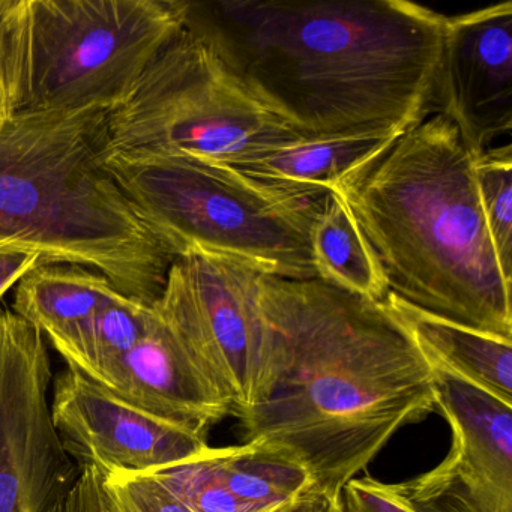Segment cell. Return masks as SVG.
Listing matches in <instances>:
<instances>
[{
	"mask_svg": "<svg viewBox=\"0 0 512 512\" xmlns=\"http://www.w3.org/2000/svg\"><path fill=\"white\" fill-rule=\"evenodd\" d=\"M260 274L224 257H178L152 305L238 418L253 404L259 382Z\"/></svg>",
	"mask_w": 512,
	"mask_h": 512,
	"instance_id": "ba28073f",
	"label": "cell"
},
{
	"mask_svg": "<svg viewBox=\"0 0 512 512\" xmlns=\"http://www.w3.org/2000/svg\"><path fill=\"white\" fill-rule=\"evenodd\" d=\"M452 448L430 472L391 485L415 512H512V406L434 370Z\"/></svg>",
	"mask_w": 512,
	"mask_h": 512,
	"instance_id": "30bf717a",
	"label": "cell"
},
{
	"mask_svg": "<svg viewBox=\"0 0 512 512\" xmlns=\"http://www.w3.org/2000/svg\"><path fill=\"white\" fill-rule=\"evenodd\" d=\"M41 265V256L34 250L0 247V301L8 290Z\"/></svg>",
	"mask_w": 512,
	"mask_h": 512,
	"instance_id": "cb8c5ba5",
	"label": "cell"
},
{
	"mask_svg": "<svg viewBox=\"0 0 512 512\" xmlns=\"http://www.w3.org/2000/svg\"><path fill=\"white\" fill-rule=\"evenodd\" d=\"M400 136L376 131L299 139L229 167L266 184L338 191L376 163Z\"/></svg>",
	"mask_w": 512,
	"mask_h": 512,
	"instance_id": "9a60e30c",
	"label": "cell"
},
{
	"mask_svg": "<svg viewBox=\"0 0 512 512\" xmlns=\"http://www.w3.org/2000/svg\"><path fill=\"white\" fill-rule=\"evenodd\" d=\"M46 340L0 311V512H52L80 467L53 425Z\"/></svg>",
	"mask_w": 512,
	"mask_h": 512,
	"instance_id": "9c48e42d",
	"label": "cell"
},
{
	"mask_svg": "<svg viewBox=\"0 0 512 512\" xmlns=\"http://www.w3.org/2000/svg\"><path fill=\"white\" fill-rule=\"evenodd\" d=\"M382 304L403 323L433 370L512 406V341L430 316L391 293Z\"/></svg>",
	"mask_w": 512,
	"mask_h": 512,
	"instance_id": "2e32d148",
	"label": "cell"
},
{
	"mask_svg": "<svg viewBox=\"0 0 512 512\" xmlns=\"http://www.w3.org/2000/svg\"><path fill=\"white\" fill-rule=\"evenodd\" d=\"M92 467H80L79 476L73 487L59 500L52 512H94L92 505Z\"/></svg>",
	"mask_w": 512,
	"mask_h": 512,
	"instance_id": "d4e9b609",
	"label": "cell"
},
{
	"mask_svg": "<svg viewBox=\"0 0 512 512\" xmlns=\"http://www.w3.org/2000/svg\"><path fill=\"white\" fill-rule=\"evenodd\" d=\"M100 110L19 112L0 125V247L41 265H80L154 305L175 257L140 220L106 166Z\"/></svg>",
	"mask_w": 512,
	"mask_h": 512,
	"instance_id": "277c9868",
	"label": "cell"
},
{
	"mask_svg": "<svg viewBox=\"0 0 512 512\" xmlns=\"http://www.w3.org/2000/svg\"><path fill=\"white\" fill-rule=\"evenodd\" d=\"M28 32L29 0H0V125L22 107Z\"/></svg>",
	"mask_w": 512,
	"mask_h": 512,
	"instance_id": "44dd1931",
	"label": "cell"
},
{
	"mask_svg": "<svg viewBox=\"0 0 512 512\" xmlns=\"http://www.w3.org/2000/svg\"><path fill=\"white\" fill-rule=\"evenodd\" d=\"M485 221L506 277L512 278V148H490L473 158Z\"/></svg>",
	"mask_w": 512,
	"mask_h": 512,
	"instance_id": "ffe728a7",
	"label": "cell"
},
{
	"mask_svg": "<svg viewBox=\"0 0 512 512\" xmlns=\"http://www.w3.org/2000/svg\"><path fill=\"white\" fill-rule=\"evenodd\" d=\"M100 385L122 400L202 436L232 415L229 403L157 313L148 334L116 362Z\"/></svg>",
	"mask_w": 512,
	"mask_h": 512,
	"instance_id": "5bb4252c",
	"label": "cell"
},
{
	"mask_svg": "<svg viewBox=\"0 0 512 512\" xmlns=\"http://www.w3.org/2000/svg\"><path fill=\"white\" fill-rule=\"evenodd\" d=\"M53 391V425L79 467L103 475H154L209 448L206 436L122 400L71 368Z\"/></svg>",
	"mask_w": 512,
	"mask_h": 512,
	"instance_id": "8fae6325",
	"label": "cell"
},
{
	"mask_svg": "<svg viewBox=\"0 0 512 512\" xmlns=\"http://www.w3.org/2000/svg\"><path fill=\"white\" fill-rule=\"evenodd\" d=\"M262 361L245 442L283 449L337 497L404 425L436 410L434 370L382 302L260 274Z\"/></svg>",
	"mask_w": 512,
	"mask_h": 512,
	"instance_id": "6da1fadb",
	"label": "cell"
},
{
	"mask_svg": "<svg viewBox=\"0 0 512 512\" xmlns=\"http://www.w3.org/2000/svg\"><path fill=\"white\" fill-rule=\"evenodd\" d=\"M310 244L317 278L361 298L385 301L389 290L382 268L335 191L311 227Z\"/></svg>",
	"mask_w": 512,
	"mask_h": 512,
	"instance_id": "ac0fdd59",
	"label": "cell"
},
{
	"mask_svg": "<svg viewBox=\"0 0 512 512\" xmlns=\"http://www.w3.org/2000/svg\"><path fill=\"white\" fill-rule=\"evenodd\" d=\"M395 298L512 341V278L497 257L457 128L424 119L340 190Z\"/></svg>",
	"mask_w": 512,
	"mask_h": 512,
	"instance_id": "3957f363",
	"label": "cell"
},
{
	"mask_svg": "<svg viewBox=\"0 0 512 512\" xmlns=\"http://www.w3.org/2000/svg\"><path fill=\"white\" fill-rule=\"evenodd\" d=\"M433 104L473 158L512 131V2L446 17Z\"/></svg>",
	"mask_w": 512,
	"mask_h": 512,
	"instance_id": "7c38bea8",
	"label": "cell"
},
{
	"mask_svg": "<svg viewBox=\"0 0 512 512\" xmlns=\"http://www.w3.org/2000/svg\"><path fill=\"white\" fill-rule=\"evenodd\" d=\"M106 166L175 259L203 254L287 280L317 278L310 233L331 191L266 184L224 164L155 152L109 148Z\"/></svg>",
	"mask_w": 512,
	"mask_h": 512,
	"instance_id": "5b68a950",
	"label": "cell"
},
{
	"mask_svg": "<svg viewBox=\"0 0 512 512\" xmlns=\"http://www.w3.org/2000/svg\"><path fill=\"white\" fill-rule=\"evenodd\" d=\"M181 0H29L20 112L112 113L185 28Z\"/></svg>",
	"mask_w": 512,
	"mask_h": 512,
	"instance_id": "8992f818",
	"label": "cell"
},
{
	"mask_svg": "<svg viewBox=\"0 0 512 512\" xmlns=\"http://www.w3.org/2000/svg\"><path fill=\"white\" fill-rule=\"evenodd\" d=\"M335 512H415L394 493L391 484L365 478L350 479L335 497Z\"/></svg>",
	"mask_w": 512,
	"mask_h": 512,
	"instance_id": "603a6c76",
	"label": "cell"
},
{
	"mask_svg": "<svg viewBox=\"0 0 512 512\" xmlns=\"http://www.w3.org/2000/svg\"><path fill=\"white\" fill-rule=\"evenodd\" d=\"M110 149L239 163L302 139L230 76L185 26L107 115Z\"/></svg>",
	"mask_w": 512,
	"mask_h": 512,
	"instance_id": "52a82bcc",
	"label": "cell"
},
{
	"mask_svg": "<svg viewBox=\"0 0 512 512\" xmlns=\"http://www.w3.org/2000/svg\"><path fill=\"white\" fill-rule=\"evenodd\" d=\"M152 305L122 296L98 311L82 328L55 349L71 370L100 383L154 325Z\"/></svg>",
	"mask_w": 512,
	"mask_h": 512,
	"instance_id": "d6986e66",
	"label": "cell"
},
{
	"mask_svg": "<svg viewBox=\"0 0 512 512\" xmlns=\"http://www.w3.org/2000/svg\"><path fill=\"white\" fill-rule=\"evenodd\" d=\"M122 296L104 275L85 266L40 265L17 284L14 313L58 349L98 311Z\"/></svg>",
	"mask_w": 512,
	"mask_h": 512,
	"instance_id": "e0dca14e",
	"label": "cell"
},
{
	"mask_svg": "<svg viewBox=\"0 0 512 512\" xmlns=\"http://www.w3.org/2000/svg\"><path fill=\"white\" fill-rule=\"evenodd\" d=\"M154 476L191 512H283L313 488L293 455L260 442L208 448Z\"/></svg>",
	"mask_w": 512,
	"mask_h": 512,
	"instance_id": "4fadbf2b",
	"label": "cell"
},
{
	"mask_svg": "<svg viewBox=\"0 0 512 512\" xmlns=\"http://www.w3.org/2000/svg\"><path fill=\"white\" fill-rule=\"evenodd\" d=\"M190 31L302 139L427 119L446 17L404 0L188 2Z\"/></svg>",
	"mask_w": 512,
	"mask_h": 512,
	"instance_id": "7a4b0ae2",
	"label": "cell"
},
{
	"mask_svg": "<svg viewBox=\"0 0 512 512\" xmlns=\"http://www.w3.org/2000/svg\"><path fill=\"white\" fill-rule=\"evenodd\" d=\"M92 505L94 512H191L154 475H103L95 469Z\"/></svg>",
	"mask_w": 512,
	"mask_h": 512,
	"instance_id": "7402d4cb",
	"label": "cell"
}]
</instances>
